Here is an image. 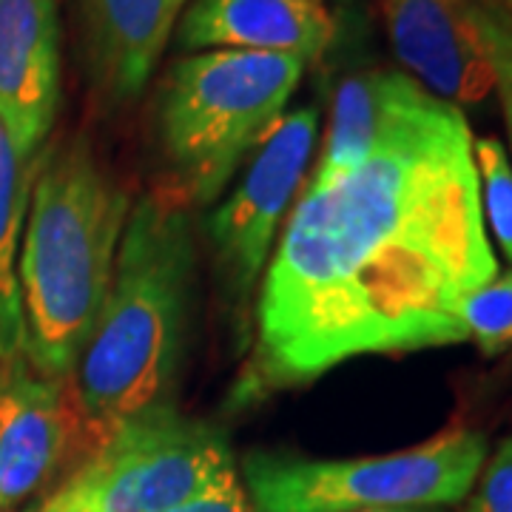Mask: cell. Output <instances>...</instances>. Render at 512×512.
Here are the masks:
<instances>
[{
    "label": "cell",
    "instance_id": "cell-1",
    "mask_svg": "<svg viewBox=\"0 0 512 512\" xmlns=\"http://www.w3.org/2000/svg\"><path fill=\"white\" fill-rule=\"evenodd\" d=\"M495 274L470 123L427 94L296 200L259 291L254 379L291 387L367 353L464 342L461 302Z\"/></svg>",
    "mask_w": 512,
    "mask_h": 512
},
{
    "label": "cell",
    "instance_id": "cell-2",
    "mask_svg": "<svg viewBox=\"0 0 512 512\" xmlns=\"http://www.w3.org/2000/svg\"><path fill=\"white\" fill-rule=\"evenodd\" d=\"M194 265L185 202L165 191L131 202L106 302L69 376L92 447L120 421L171 404L183 365Z\"/></svg>",
    "mask_w": 512,
    "mask_h": 512
},
{
    "label": "cell",
    "instance_id": "cell-3",
    "mask_svg": "<svg viewBox=\"0 0 512 512\" xmlns=\"http://www.w3.org/2000/svg\"><path fill=\"white\" fill-rule=\"evenodd\" d=\"M128 211V191L86 140L37 157L18 262L26 362L37 373L69 382L106 302Z\"/></svg>",
    "mask_w": 512,
    "mask_h": 512
},
{
    "label": "cell",
    "instance_id": "cell-4",
    "mask_svg": "<svg viewBox=\"0 0 512 512\" xmlns=\"http://www.w3.org/2000/svg\"><path fill=\"white\" fill-rule=\"evenodd\" d=\"M305 60L265 52H194L171 66L157 100V137L194 202H211L285 114Z\"/></svg>",
    "mask_w": 512,
    "mask_h": 512
},
{
    "label": "cell",
    "instance_id": "cell-5",
    "mask_svg": "<svg viewBox=\"0 0 512 512\" xmlns=\"http://www.w3.org/2000/svg\"><path fill=\"white\" fill-rule=\"evenodd\" d=\"M487 456V436L467 427L384 456L299 458L259 450L242 464V487L256 512L456 507Z\"/></svg>",
    "mask_w": 512,
    "mask_h": 512
},
{
    "label": "cell",
    "instance_id": "cell-6",
    "mask_svg": "<svg viewBox=\"0 0 512 512\" xmlns=\"http://www.w3.org/2000/svg\"><path fill=\"white\" fill-rule=\"evenodd\" d=\"M234 476L220 430L171 402L120 421L35 512H168Z\"/></svg>",
    "mask_w": 512,
    "mask_h": 512
},
{
    "label": "cell",
    "instance_id": "cell-7",
    "mask_svg": "<svg viewBox=\"0 0 512 512\" xmlns=\"http://www.w3.org/2000/svg\"><path fill=\"white\" fill-rule=\"evenodd\" d=\"M316 134L319 117L313 106L282 114L251 151L242 180L208 220V237L225 279L239 296L251 293L271 259L276 228L285 220L308 171Z\"/></svg>",
    "mask_w": 512,
    "mask_h": 512
},
{
    "label": "cell",
    "instance_id": "cell-8",
    "mask_svg": "<svg viewBox=\"0 0 512 512\" xmlns=\"http://www.w3.org/2000/svg\"><path fill=\"white\" fill-rule=\"evenodd\" d=\"M393 55L421 89L456 109L495 94L493 60L473 0H382Z\"/></svg>",
    "mask_w": 512,
    "mask_h": 512
},
{
    "label": "cell",
    "instance_id": "cell-9",
    "mask_svg": "<svg viewBox=\"0 0 512 512\" xmlns=\"http://www.w3.org/2000/svg\"><path fill=\"white\" fill-rule=\"evenodd\" d=\"M66 379L23 359L0 362V512L37 495L66 458L74 430Z\"/></svg>",
    "mask_w": 512,
    "mask_h": 512
},
{
    "label": "cell",
    "instance_id": "cell-10",
    "mask_svg": "<svg viewBox=\"0 0 512 512\" xmlns=\"http://www.w3.org/2000/svg\"><path fill=\"white\" fill-rule=\"evenodd\" d=\"M57 0H0V117L37 157L60 109Z\"/></svg>",
    "mask_w": 512,
    "mask_h": 512
},
{
    "label": "cell",
    "instance_id": "cell-11",
    "mask_svg": "<svg viewBox=\"0 0 512 512\" xmlns=\"http://www.w3.org/2000/svg\"><path fill=\"white\" fill-rule=\"evenodd\" d=\"M336 35L325 0H194L177 23L191 52H265L316 60Z\"/></svg>",
    "mask_w": 512,
    "mask_h": 512
},
{
    "label": "cell",
    "instance_id": "cell-12",
    "mask_svg": "<svg viewBox=\"0 0 512 512\" xmlns=\"http://www.w3.org/2000/svg\"><path fill=\"white\" fill-rule=\"evenodd\" d=\"M188 0H80L86 57L97 92L114 106L146 89Z\"/></svg>",
    "mask_w": 512,
    "mask_h": 512
},
{
    "label": "cell",
    "instance_id": "cell-13",
    "mask_svg": "<svg viewBox=\"0 0 512 512\" xmlns=\"http://www.w3.org/2000/svg\"><path fill=\"white\" fill-rule=\"evenodd\" d=\"M427 94L410 74L393 69L348 74L333 94L328 143L311 183H325L362 163Z\"/></svg>",
    "mask_w": 512,
    "mask_h": 512
},
{
    "label": "cell",
    "instance_id": "cell-14",
    "mask_svg": "<svg viewBox=\"0 0 512 512\" xmlns=\"http://www.w3.org/2000/svg\"><path fill=\"white\" fill-rule=\"evenodd\" d=\"M35 163L0 117V362L26 356L18 262Z\"/></svg>",
    "mask_w": 512,
    "mask_h": 512
},
{
    "label": "cell",
    "instance_id": "cell-15",
    "mask_svg": "<svg viewBox=\"0 0 512 512\" xmlns=\"http://www.w3.org/2000/svg\"><path fill=\"white\" fill-rule=\"evenodd\" d=\"M478 194L487 234L512 265V160L498 137H473Z\"/></svg>",
    "mask_w": 512,
    "mask_h": 512
},
{
    "label": "cell",
    "instance_id": "cell-16",
    "mask_svg": "<svg viewBox=\"0 0 512 512\" xmlns=\"http://www.w3.org/2000/svg\"><path fill=\"white\" fill-rule=\"evenodd\" d=\"M464 339L476 342L484 356H498L512 350V268L495 274L484 288L461 302Z\"/></svg>",
    "mask_w": 512,
    "mask_h": 512
},
{
    "label": "cell",
    "instance_id": "cell-17",
    "mask_svg": "<svg viewBox=\"0 0 512 512\" xmlns=\"http://www.w3.org/2000/svg\"><path fill=\"white\" fill-rule=\"evenodd\" d=\"M461 512H512V436L487 456Z\"/></svg>",
    "mask_w": 512,
    "mask_h": 512
},
{
    "label": "cell",
    "instance_id": "cell-18",
    "mask_svg": "<svg viewBox=\"0 0 512 512\" xmlns=\"http://www.w3.org/2000/svg\"><path fill=\"white\" fill-rule=\"evenodd\" d=\"M481 32H484L490 60H493L495 97H498V106L504 114L512 146V18L504 12L481 6Z\"/></svg>",
    "mask_w": 512,
    "mask_h": 512
},
{
    "label": "cell",
    "instance_id": "cell-19",
    "mask_svg": "<svg viewBox=\"0 0 512 512\" xmlns=\"http://www.w3.org/2000/svg\"><path fill=\"white\" fill-rule=\"evenodd\" d=\"M168 512H256L254 504H251V498L245 493V487H242V481L239 476L228 478V481H222L220 487H214V490H208V493L197 495V498H191V501H185L180 507H174V510Z\"/></svg>",
    "mask_w": 512,
    "mask_h": 512
},
{
    "label": "cell",
    "instance_id": "cell-20",
    "mask_svg": "<svg viewBox=\"0 0 512 512\" xmlns=\"http://www.w3.org/2000/svg\"><path fill=\"white\" fill-rule=\"evenodd\" d=\"M484 9H495V12H504V15H512V0H473Z\"/></svg>",
    "mask_w": 512,
    "mask_h": 512
},
{
    "label": "cell",
    "instance_id": "cell-21",
    "mask_svg": "<svg viewBox=\"0 0 512 512\" xmlns=\"http://www.w3.org/2000/svg\"><path fill=\"white\" fill-rule=\"evenodd\" d=\"M365 512H453V507H399V510H365Z\"/></svg>",
    "mask_w": 512,
    "mask_h": 512
},
{
    "label": "cell",
    "instance_id": "cell-22",
    "mask_svg": "<svg viewBox=\"0 0 512 512\" xmlns=\"http://www.w3.org/2000/svg\"><path fill=\"white\" fill-rule=\"evenodd\" d=\"M510 18H512V15H510Z\"/></svg>",
    "mask_w": 512,
    "mask_h": 512
}]
</instances>
